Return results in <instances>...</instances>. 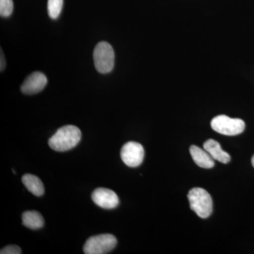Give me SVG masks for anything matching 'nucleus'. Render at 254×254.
I'll return each instance as SVG.
<instances>
[{
    "label": "nucleus",
    "mask_w": 254,
    "mask_h": 254,
    "mask_svg": "<svg viewBox=\"0 0 254 254\" xmlns=\"http://www.w3.org/2000/svg\"><path fill=\"white\" fill-rule=\"evenodd\" d=\"M81 139V132L73 125L60 128L48 141L50 148L58 152L67 151L75 148Z\"/></svg>",
    "instance_id": "1"
},
{
    "label": "nucleus",
    "mask_w": 254,
    "mask_h": 254,
    "mask_svg": "<svg viewBox=\"0 0 254 254\" xmlns=\"http://www.w3.org/2000/svg\"><path fill=\"white\" fill-rule=\"evenodd\" d=\"M188 199L190 209L200 218H207L213 212V200L207 190L193 188L189 191Z\"/></svg>",
    "instance_id": "2"
},
{
    "label": "nucleus",
    "mask_w": 254,
    "mask_h": 254,
    "mask_svg": "<svg viewBox=\"0 0 254 254\" xmlns=\"http://www.w3.org/2000/svg\"><path fill=\"white\" fill-rule=\"evenodd\" d=\"M95 68L98 72L109 73L115 65V52L113 47L107 42H100L93 52Z\"/></svg>",
    "instance_id": "3"
},
{
    "label": "nucleus",
    "mask_w": 254,
    "mask_h": 254,
    "mask_svg": "<svg viewBox=\"0 0 254 254\" xmlns=\"http://www.w3.org/2000/svg\"><path fill=\"white\" fill-rule=\"evenodd\" d=\"M118 240L110 234H103L90 237L83 247L86 254H105L109 253L116 247Z\"/></svg>",
    "instance_id": "4"
},
{
    "label": "nucleus",
    "mask_w": 254,
    "mask_h": 254,
    "mask_svg": "<svg viewBox=\"0 0 254 254\" xmlns=\"http://www.w3.org/2000/svg\"><path fill=\"white\" fill-rule=\"evenodd\" d=\"M210 125L214 131L225 136H236L245 129V123L243 120L230 118L226 115L215 117L212 120Z\"/></svg>",
    "instance_id": "5"
},
{
    "label": "nucleus",
    "mask_w": 254,
    "mask_h": 254,
    "mask_svg": "<svg viewBox=\"0 0 254 254\" xmlns=\"http://www.w3.org/2000/svg\"><path fill=\"white\" fill-rule=\"evenodd\" d=\"M120 154L125 165L130 168H136L143 163L145 155L144 148L140 143L130 141L123 145Z\"/></svg>",
    "instance_id": "6"
},
{
    "label": "nucleus",
    "mask_w": 254,
    "mask_h": 254,
    "mask_svg": "<svg viewBox=\"0 0 254 254\" xmlns=\"http://www.w3.org/2000/svg\"><path fill=\"white\" fill-rule=\"evenodd\" d=\"M93 202L104 209H113L118 207L120 200L113 190L106 188L96 189L92 193Z\"/></svg>",
    "instance_id": "7"
},
{
    "label": "nucleus",
    "mask_w": 254,
    "mask_h": 254,
    "mask_svg": "<svg viewBox=\"0 0 254 254\" xmlns=\"http://www.w3.org/2000/svg\"><path fill=\"white\" fill-rule=\"evenodd\" d=\"M47 83H48V79L46 75L36 71L31 73L26 78L23 84L21 85V90L24 94H36L44 89Z\"/></svg>",
    "instance_id": "8"
},
{
    "label": "nucleus",
    "mask_w": 254,
    "mask_h": 254,
    "mask_svg": "<svg viewBox=\"0 0 254 254\" xmlns=\"http://www.w3.org/2000/svg\"><path fill=\"white\" fill-rule=\"evenodd\" d=\"M190 152L193 162L200 168L210 169L215 165L214 159L205 149L193 145L190 147Z\"/></svg>",
    "instance_id": "9"
},
{
    "label": "nucleus",
    "mask_w": 254,
    "mask_h": 254,
    "mask_svg": "<svg viewBox=\"0 0 254 254\" xmlns=\"http://www.w3.org/2000/svg\"><path fill=\"white\" fill-rule=\"evenodd\" d=\"M203 149L206 150L214 160L220 163L227 164L230 163L231 158L230 154L224 151L218 141L213 139H208L203 143Z\"/></svg>",
    "instance_id": "10"
},
{
    "label": "nucleus",
    "mask_w": 254,
    "mask_h": 254,
    "mask_svg": "<svg viewBox=\"0 0 254 254\" xmlns=\"http://www.w3.org/2000/svg\"><path fill=\"white\" fill-rule=\"evenodd\" d=\"M22 182L26 188L33 195L41 196L44 194V186L38 177L31 174H26L22 177Z\"/></svg>",
    "instance_id": "11"
},
{
    "label": "nucleus",
    "mask_w": 254,
    "mask_h": 254,
    "mask_svg": "<svg viewBox=\"0 0 254 254\" xmlns=\"http://www.w3.org/2000/svg\"><path fill=\"white\" fill-rule=\"evenodd\" d=\"M23 225L31 230H38L44 225V219L38 211H26L22 215Z\"/></svg>",
    "instance_id": "12"
},
{
    "label": "nucleus",
    "mask_w": 254,
    "mask_h": 254,
    "mask_svg": "<svg viewBox=\"0 0 254 254\" xmlns=\"http://www.w3.org/2000/svg\"><path fill=\"white\" fill-rule=\"evenodd\" d=\"M63 6V0H48V11L50 18L55 19L60 16Z\"/></svg>",
    "instance_id": "13"
},
{
    "label": "nucleus",
    "mask_w": 254,
    "mask_h": 254,
    "mask_svg": "<svg viewBox=\"0 0 254 254\" xmlns=\"http://www.w3.org/2000/svg\"><path fill=\"white\" fill-rule=\"evenodd\" d=\"M14 9L13 0H0V15L3 17H8Z\"/></svg>",
    "instance_id": "14"
},
{
    "label": "nucleus",
    "mask_w": 254,
    "mask_h": 254,
    "mask_svg": "<svg viewBox=\"0 0 254 254\" xmlns=\"http://www.w3.org/2000/svg\"><path fill=\"white\" fill-rule=\"evenodd\" d=\"M21 250L16 245H9L1 249L0 251L1 254H21Z\"/></svg>",
    "instance_id": "15"
},
{
    "label": "nucleus",
    "mask_w": 254,
    "mask_h": 254,
    "mask_svg": "<svg viewBox=\"0 0 254 254\" xmlns=\"http://www.w3.org/2000/svg\"><path fill=\"white\" fill-rule=\"evenodd\" d=\"M5 67V61L4 54L2 53V51L1 52V71H3Z\"/></svg>",
    "instance_id": "16"
},
{
    "label": "nucleus",
    "mask_w": 254,
    "mask_h": 254,
    "mask_svg": "<svg viewBox=\"0 0 254 254\" xmlns=\"http://www.w3.org/2000/svg\"><path fill=\"white\" fill-rule=\"evenodd\" d=\"M252 165H253V167L254 168V155H253V157H252Z\"/></svg>",
    "instance_id": "17"
}]
</instances>
